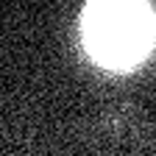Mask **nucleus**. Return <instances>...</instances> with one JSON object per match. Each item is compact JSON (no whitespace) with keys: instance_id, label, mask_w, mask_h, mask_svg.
Wrapping results in <instances>:
<instances>
[{"instance_id":"f257e3e1","label":"nucleus","mask_w":156,"mask_h":156,"mask_svg":"<svg viewBox=\"0 0 156 156\" xmlns=\"http://www.w3.org/2000/svg\"><path fill=\"white\" fill-rule=\"evenodd\" d=\"M89 50L112 67H128L153 39V17L136 0H92L84 20Z\"/></svg>"}]
</instances>
